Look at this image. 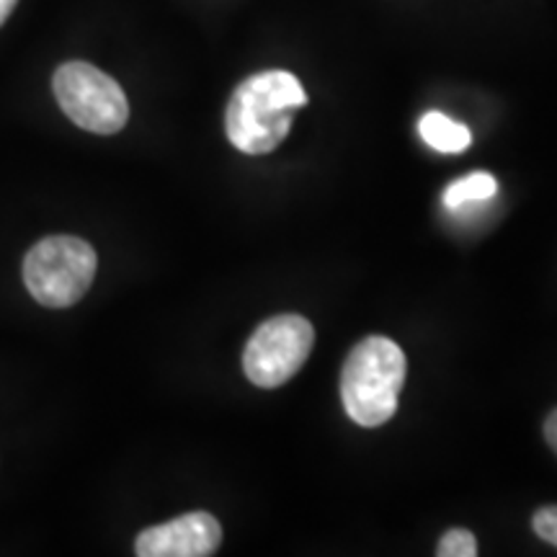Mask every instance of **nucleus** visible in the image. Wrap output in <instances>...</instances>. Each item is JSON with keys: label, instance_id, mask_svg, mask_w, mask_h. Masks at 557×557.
<instances>
[{"label": "nucleus", "instance_id": "f257e3e1", "mask_svg": "<svg viewBox=\"0 0 557 557\" xmlns=\"http://www.w3.org/2000/svg\"><path fill=\"white\" fill-rule=\"evenodd\" d=\"M308 103L302 83L287 70H263L243 81L225 111L227 139L246 156H267L284 143L295 111Z\"/></svg>", "mask_w": 557, "mask_h": 557}, {"label": "nucleus", "instance_id": "f03ea898", "mask_svg": "<svg viewBox=\"0 0 557 557\" xmlns=\"http://www.w3.org/2000/svg\"><path fill=\"white\" fill-rule=\"evenodd\" d=\"M406 354L385 336H367L348 351L341 372V400L348 418L377 429L395 416L406 382Z\"/></svg>", "mask_w": 557, "mask_h": 557}, {"label": "nucleus", "instance_id": "7ed1b4c3", "mask_svg": "<svg viewBox=\"0 0 557 557\" xmlns=\"http://www.w3.org/2000/svg\"><path fill=\"white\" fill-rule=\"evenodd\" d=\"M96 250L73 235L41 238L24 261V282L45 308H70L90 289L96 276Z\"/></svg>", "mask_w": 557, "mask_h": 557}, {"label": "nucleus", "instance_id": "20e7f679", "mask_svg": "<svg viewBox=\"0 0 557 557\" xmlns=\"http://www.w3.org/2000/svg\"><path fill=\"white\" fill-rule=\"evenodd\" d=\"M52 90L67 120L94 135H116L129 120V103L120 83L88 62L60 65Z\"/></svg>", "mask_w": 557, "mask_h": 557}, {"label": "nucleus", "instance_id": "39448f33", "mask_svg": "<svg viewBox=\"0 0 557 557\" xmlns=\"http://www.w3.org/2000/svg\"><path fill=\"white\" fill-rule=\"evenodd\" d=\"M315 346V331L302 315L263 320L246 344L243 369L256 387H282L308 361Z\"/></svg>", "mask_w": 557, "mask_h": 557}, {"label": "nucleus", "instance_id": "423d86ee", "mask_svg": "<svg viewBox=\"0 0 557 557\" xmlns=\"http://www.w3.org/2000/svg\"><path fill=\"white\" fill-rule=\"evenodd\" d=\"M220 542V521L207 511H194L145 529L135 542V553L139 557H207L218 553Z\"/></svg>", "mask_w": 557, "mask_h": 557}, {"label": "nucleus", "instance_id": "0eeeda50", "mask_svg": "<svg viewBox=\"0 0 557 557\" xmlns=\"http://www.w3.org/2000/svg\"><path fill=\"white\" fill-rule=\"evenodd\" d=\"M418 135H421V139L431 150L447 152V156L465 152L472 143V132L468 124L449 120L442 111H429V114H423L421 122H418Z\"/></svg>", "mask_w": 557, "mask_h": 557}, {"label": "nucleus", "instance_id": "6e6552de", "mask_svg": "<svg viewBox=\"0 0 557 557\" xmlns=\"http://www.w3.org/2000/svg\"><path fill=\"white\" fill-rule=\"evenodd\" d=\"M498 194V181L491 176V173L478 171L470 173V176L451 181V184L444 189V207L451 209V212H459V209H468L470 205H483V201H491Z\"/></svg>", "mask_w": 557, "mask_h": 557}, {"label": "nucleus", "instance_id": "1a4fd4ad", "mask_svg": "<svg viewBox=\"0 0 557 557\" xmlns=\"http://www.w3.org/2000/svg\"><path fill=\"white\" fill-rule=\"evenodd\" d=\"M438 557H475L478 555V540L468 529H449L436 547Z\"/></svg>", "mask_w": 557, "mask_h": 557}, {"label": "nucleus", "instance_id": "9d476101", "mask_svg": "<svg viewBox=\"0 0 557 557\" xmlns=\"http://www.w3.org/2000/svg\"><path fill=\"white\" fill-rule=\"evenodd\" d=\"M532 527L540 540H545L553 547H557V506H542L540 511L534 513Z\"/></svg>", "mask_w": 557, "mask_h": 557}, {"label": "nucleus", "instance_id": "9b49d317", "mask_svg": "<svg viewBox=\"0 0 557 557\" xmlns=\"http://www.w3.org/2000/svg\"><path fill=\"white\" fill-rule=\"evenodd\" d=\"M545 438H547L549 449L557 455V408L547 416V421H545Z\"/></svg>", "mask_w": 557, "mask_h": 557}, {"label": "nucleus", "instance_id": "f8f14e48", "mask_svg": "<svg viewBox=\"0 0 557 557\" xmlns=\"http://www.w3.org/2000/svg\"><path fill=\"white\" fill-rule=\"evenodd\" d=\"M16 3H18V0H0V26L9 21L13 9H16Z\"/></svg>", "mask_w": 557, "mask_h": 557}]
</instances>
